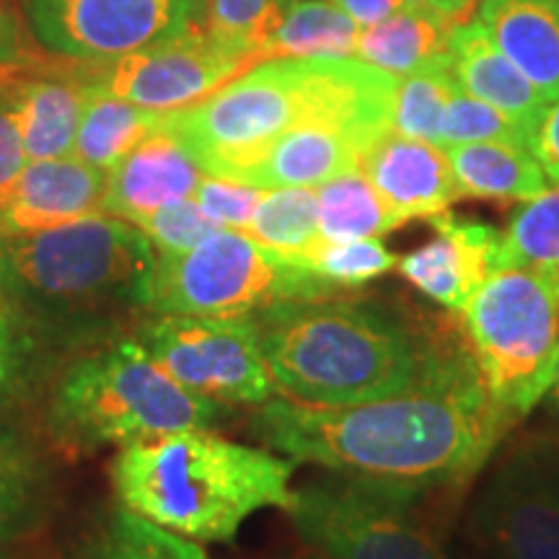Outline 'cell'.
<instances>
[{
    "instance_id": "cell-1",
    "label": "cell",
    "mask_w": 559,
    "mask_h": 559,
    "mask_svg": "<svg viewBox=\"0 0 559 559\" xmlns=\"http://www.w3.org/2000/svg\"><path fill=\"white\" fill-rule=\"evenodd\" d=\"M510 425L489 396L469 342L453 330L396 394L340 407L283 396L251 417L254 436L280 456L415 492L474 477Z\"/></svg>"
},
{
    "instance_id": "cell-2",
    "label": "cell",
    "mask_w": 559,
    "mask_h": 559,
    "mask_svg": "<svg viewBox=\"0 0 559 559\" xmlns=\"http://www.w3.org/2000/svg\"><path fill=\"white\" fill-rule=\"evenodd\" d=\"M156 264L135 223L104 213L0 236V280L52 355L135 332L151 317Z\"/></svg>"
},
{
    "instance_id": "cell-3",
    "label": "cell",
    "mask_w": 559,
    "mask_h": 559,
    "mask_svg": "<svg viewBox=\"0 0 559 559\" xmlns=\"http://www.w3.org/2000/svg\"><path fill=\"white\" fill-rule=\"evenodd\" d=\"M396 81L360 58L264 60L194 107L169 111L164 128L207 177L247 181L277 138L309 117L342 122L370 148L391 130Z\"/></svg>"
},
{
    "instance_id": "cell-4",
    "label": "cell",
    "mask_w": 559,
    "mask_h": 559,
    "mask_svg": "<svg viewBox=\"0 0 559 559\" xmlns=\"http://www.w3.org/2000/svg\"><path fill=\"white\" fill-rule=\"evenodd\" d=\"M254 321L277 396L324 407L407 389L445 334L355 296L285 300Z\"/></svg>"
},
{
    "instance_id": "cell-5",
    "label": "cell",
    "mask_w": 559,
    "mask_h": 559,
    "mask_svg": "<svg viewBox=\"0 0 559 559\" xmlns=\"http://www.w3.org/2000/svg\"><path fill=\"white\" fill-rule=\"evenodd\" d=\"M293 459L234 443L213 430H179L124 445L109 461L115 500L198 544H228L251 515L288 513Z\"/></svg>"
},
{
    "instance_id": "cell-6",
    "label": "cell",
    "mask_w": 559,
    "mask_h": 559,
    "mask_svg": "<svg viewBox=\"0 0 559 559\" xmlns=\"http://www.w3.org/2000/svg\"><path fill=\"white\" fill-rule=\"evenodd\" d=\"M223 415L226 407L179 386L132 332L79 349L62 366L47 391L45 425L62 451L79 456L179 430H213Z\"/></svg>"
},
{
    "instance_id": "cell-7",
    "label": "cell",
    "mask_w": 559,
    "mask_h": 559,
    "mask_svg": "<svg viewBox=\"0 0 559 559\" xmlns=\"http://www.w3.org/2000/svg\"><path fill=\"white\" fill-rule=\"evenodd\" d=\"M461 317L489 396L515 423L536 407L555 376L559 272L495 267Z\"/></svg>"
},
{
    "instance_id": "cell-8",
    "label": "cell",
    "mask_w": 559,
    "mask_h": 559,
    "mask_svg": "<svg viewBox=\"0 0 559 559\" xmlns=\"http://www.w3.org/2000/svg\"><path fill=\"white\" fill-rule=\"evenodd\" d=\"M337 298L296 257L249 234L218 228L177 257H158L151 313L160 317H257L285 300Z\"/></svg>"
},
{
    "instance_id": "cell-9",
    "label": "cell",
    "mask_w": 559,
    "mask_h": 559,
    "mask_svg": "<svg viewBox=\"0 0 559 559\" xmlns=\"http://www.w3.org/2000/svg\"><path fill=\"white\" fill-rule=\"evenodd\" d=\"M423 495L337 474L293 489L288 515L306 547L326 559H453L417 510Z\"/></svg>"
},
{
    "instance_id": "cell-10",
    "label": "cell",
    "mask_w": 559,
    "mask_h": 559,
    "mask_svg": "<svg viewBox=\"0 0 559 559\" xmlns=\"http://www.w3.org/2000/svg\"><path fill=\"white\" fill-rule=\"evenodd\" d=\"M135 337L179 386L221 407H262L275 400L254 317H160L151 313Z\"/></svg>"
},
{
    "instance_id": "cell-11",
    "label": "cell",
    "mask_w": 559,
    "mask_h": 559,
    "mask_svg": "<svg viewBox=\"0 0 559 559\" xmlns=\"http://www.w3.org/2000/svg\"><path fill=\"white\" fill-rule=\"evenodd\" d=\"M26 11L41 47L111 66L194 29L200 0H26Z\"/></svg>"
},
{
    "instance_id": "cell-12",
    "label": "cell",
    "mask_w": 559,
    "mask_h": 559,
    "mask_svg": "<svg viewBox=\"0 0 559 559\" xmlns=\"http://www.w3.org/2000/svg\"><path fill=\"white\" fill-rule=\"evenodd\" d=\"M472 526L492 559H559V445H521L474 506Z\"/></svg>"
},
{
    "instance_id": "cell-13",
    "label": "cell",
    "mask_w": 559,
    "mask_h": 559,
    "mask_svg": "<svg viewBox=\"0 0 559 559\" xmlns=\"http://www.w3.org/2000/svg\"><path fill=\"white\" fill-rule=\"evenodd\" d=\"M257 66L249 52L194 26L177 39L145 47L96 68V86L151 111L190 109L230 79Z\"/></svg>"
},
{
    "instance_id": "cell-14",
    "label": "cell",
    "mask_w": 559,
    "mask_h": 559,
    "mask_svg": "<svg viewBox=\"0 0 559 559\" xmlns=\"http://www.w3.org/2000/svg\"><path fill=\"white\" fill-rule=\"evenodd\" d=\"M436 236L396 262L402 277L449 311H464L495 270L500 234L492 226L440 213L430 218Z\"/></svg>"
},
{
    "instance_id": "cell-15",
    "label": "cell",
    "mask_w": 559,
    "mask_h": 559,
    "mask_svg": "<svg viewBox=\"0 0 559 559\" xmlns=\"http://www.w3.org/2000/svg\"><path fill=\"white\" fill-rule=\"evenodd\" d=\"M360 171L402 223L430 221L449 213L453 202L461 200L445 151L396 130L383 132L370 145L360 160Z\"/></svg>"
},
{
    "instance_id": "cell-16",
    "label": "cell",
    "mask_w": 559,
    "mask_h": 559,
    "mask_svg": "<svg viewBox=\"0 0 559 559\" xmlns=\"http://www.w3.org/2000/svg\"><path fill=\"white\" fill-rule=\"evenodd\" d=\"M109 174L79 156L29 160L0 207V236H24L99 215Z\"/></svg>"
},
{
    "instance_id": "cell-17",
    "label": "cell",
    "mask_w": 559,
    "mask_h": 559,
    "mask_svg": "<svg viewBox=\"0 0 559 559\" xmlns=\"http://www.w3.org/2000/svg\"><path fill=\"white\" fill-rule=\"evenodd\" d=\"M202 177L198 160L160 128L109 171L102 213L138 223L174 200L192 198Z\"/></svg>"
},
{
    "instance_id": "cell-18",
    "label": "cell",
    "mask_w": 559,
    "mask_h": 559,
    "mask_svg": "<svg viewBox=\"0 0 559 559\" xmlns=\"http://www.w3.org/2000/svg\"><path fill=\"white\" fill-rule=\"evenodd\" d=\"M21 68L11 70V91L26 158L47 160L70 156L83 111L96 88L99 66L83 62V68L73 73L50 75H21Z\"/></svg>"
},
{
    "instance_id": "cell-19",
    "label": "cell",
    "mask_w": 559,
    "mask_h": 559,
    "mask_svg": "<svg viewBox=\"0 0 559 559\" xmlns=\"http://www.w3.org/2000/svg\"><path fill=\"white\" fill-rule=\"evenodd\" d=\"M366 151V143L345 124L309 117L277 138L267 156L249 171L247 185L260 190L319 187L340 174L360 169Z\"/></svg>"
},
{
    "instance_id": "cell-20",
    "label": "cell",
    "mask_w": 559,
    "mask_h": 559,
    "mask_svg": "<svg viewBox=\"0 0 559 559\" xmlns=\"http://www.w3.org/2000/svg\"><path fill=\"white\" fill-rule=\"evenodd\" d=\"M451 70L466 94L492 104L531 135L539 128L549 102L519 68L498 50L479 21L459 24L451 34Z\"/></svg>"
},
{
    "instance_id": "cell-21",
    "label": "cell",
    "mask_w": 559,
    "mask_h": 559,
    "mask_svg": "<svg viewBox=\"0 0 559 559\" xmlns=\"http://www.w3.org/2000/svg\"><path fill=\"white\" fill-rule=\"evenodd\" d=\"M474 21L547 102L559 99V0H479Z\"/></svg>"
},
{
    "instance_id": "cell-22",
    "label": "cell",
    "mask_w": 559,
    "mask_h": 559,
    "mask_svg": "<svg viewBox=\"0 0 559 559\" xmlns=\"http://www.w3.org/2000/svg\"><path fill=\"white\" fill-rule=\"evenodd\" d=\"M52 508L50 459L29 432L0 415V547L37 536Z\"/></svg>"
},
{
    "instance_id": "cell-23",
    "label": "cell",
    "mask_w": 559,
    "mask_h": 559,
    "mask_svg": "<svg viewBox=\"0 0 559 559\" xmlns=\"http://www.w3.org/2000/svg\"><path fill=\"white\" fill-rule=\"evenodd\" d=\"M456 26V21L443 13L404 3L379 24L362 26L355 58L396 79L451 68V34Z\"/></svg>"
},
{
    "instance_id": "cell-24",
    "label": "cell",
    "mask_w": 559,
    "mask_h": 559,
    "mask_svg": "<svg viewBox=\"0 0 559 559\" xmlns=\"http://www.w3.org/2000/svg\"><path fill=\"white\" fill-rule=\"evenodd\" d=\"M461 198L528 202L547 190V174L526 145L461 143L445 148Z\"/></svg>"
},
{
    "instance_id": "cell-25",
    "label": "cell",
    "mask_w": 559,
    "mask_h": 559,
    "mask_svg": "<svg viewBox=\"0 0 559 559\" xmlns=\"http://www.w3.org/2000/svg\"><path fill=\"white\" fill-rule=\"evenodd\" d=\"M66 559H210L198 542L145 521L117 502L91 521Z\"/></svg>"
},
{
    "instance_id": "cell-26",
    "label": "cell",
    "mask_w": 559,
    "mask_h": 559,
    "mask_svg": "<svg viewBox=\"0 0 559 559\" xmlns=\"http://www.w3.org/2000/svg\"><path fill=\"white\" fill-rule=\"evenodd\" d=\"M362 26L337 3L306 0L283 11L277 26L264 39V60H309V58H355Z\"/></svg>"
},
{
    "instance_id": "cell-27",
    "label": "cell",
    "mask_w": 559,
    "mask_h": 559,
    "mask_svg": "<svg viewBox=\"0 0 559 559\" xmlns=\"http://www.w3.org/2000/svg\"><path fill=\"white\" fill-rule=\"evenodd\" d=\"M164 111H151L94 88L83 111L73 153L102 171H111L145 138L164 128Z\"/></svg>"
},
{
    "instance_id": "cell-28",
    "label": "cell",
    "mask_w": 559,
    "mask_h": 559,
    "mask_svg": "<svg viewBox=\"0 0 559 559\" xmlns=\"http://www.w3.org/2000/svg\"><path fill=\"white\" fill-rule=\"evenodd\" d=\"M321 239L353 241L379 239L383 234L402 228L404 223L383 205L366 174L353 169L340 174L317 190Z\"/></svg>"
},
{
    "instance_id": "cell-29",
    "label": "cell",
    "mask_w": 559,
    "mask_h": 559,
    "mask_svg": "<svg viewBox=\"0 0 559 559\" xmlns=\"http://www.w3.org/2000/svg\"><path fill=\"white\" fill-rule=\"evenodd\" d=\"M495 267L559 272V187L523 202L500 234Z\"/></svg>"
},
{
    "instance_id": "cell-30",
    "label": "cell",
    "mask_w": 559,
    "mask_h": 559,
    "mask_svg": "<svg viewBox=\"0 0 559 559\" xmlns=\"http://www.w3.org/2000/svg\"><path fill=\"white\" fill-rule=\"evenodd\" d=\"M247 234L280 254L304 257L321 241L317 192L311 187H280L264 192Z\"/></svg>"
},
{
    "instance_id": "cell-31",
    "label": "cell",
    "mask_w": 559,
    "mask_h": 559,
    "mask_svg": "<svg viewBox=\"0 0 559 559\" xmlns=\"http://www.w3.org/2000/svg\"><path fill=\"white\" fill-rule=\"evenodd\" d=\"M50 358L0 280V409L21 404L37 389Z\"/></svg>"
},
{
    "instance_id": "cell-32",
    "label": "cell",
    "mask_w": 559,
    "mask_h": 559,
    "mask_svg": "<svg viewBox=\"0 0 559 559\" xmlns=\"http://www.w3.org/2000/svg\"><path fill=\"white\" fill-rule=\"evenodd\" d=\"M459 86L451 68L425 70L396 81L394 99H391V130L400 135L425 140L440 148V130H443L445 107L453 88Z\"/></svg>"
},
{
    "instance_id": "cell-33",
    "label": "cell",
    "mask_w": 559,
    "mask_h": 559,
    "mask_svg": "<svg viewBox=\"0 0 559 559\" xmlns=\"http://www.w3.org/2000/svg\"><path fill=\"white\" fill-rule=\"evenodd\" d=\"M321 283L337 296H349L370 280L386 275L396 267V257L379 239L330 241L321 239L304 257H296Z\"/></svg>"
},
{
    "instance_id": "cell-34",
    "label": "cell",
    "mask_w": 559,
    "mask_h": 559,
    "mask_svg": "<svg viewBox=\"0 0 559 559\" xmlns=\"http://www.w3.org/2000/svg\"><path fill=\"white\" fill-rule=\"evenodd\" d=\"M461 143H513L531 148V135L519 122L510 120L492 104L466 94L464 88H453L449 107H445L443 130H440V148H451Z\"/></svg>"
},
{
    "instance_id": "cell-35",
    "label": "cell",
    "mask_w": 559,
    "mask_h": 559,
    "mask_svg": "<svg viewBox=\"0 0 559 559\" xmlns=\"http://www.w3.org/2000/svg\"><path fill=\"white\" fill-rule=\"evenodd\" d=\"M283 16L280 0H210L205 29L262 62L260 50Z\"/></svg>"
},
{
    "instance_id": "cell-36",
    "label": "cell",
    "mask_w": 559,
    "mask_h": 559,
    "mask_svg": "<svg viewBox=\"0 0 559 559\" xmlns=\"http://www.w3.org/2000/svg\"><path fill=\"white\" fill-rule=\"evenodd\" d=\"M135 226L143 230L158 257L185 254V251L198 247L202 239H207L213 230H218V226L202 213L194 198L174 200L151 213L148 218L138 221Z\"/></svg>"
},
{
    "instance_id": "cell-37",
    "label": "cell",
    "mask_w": 559,
    "mask_h": 559,
    "mask_svg": "<svg viewBox=\"0 0 559 559\" xmlns=\"http://www.w3.org/2000/svg\"><path fill=\"white\" fill-rule=\"evenodd\" d=\"M264 190L247 181L223 179V177H202V181L194 190V202H198L202 213L218 228H234L247 234L251 215H254L257 205H260Z\"/></svg>"
},
{
    "instance_id": "cell-38",
    "label": "cell",
    "mask_w": 559,
    "mask_h": 559,
    "mask_svg": "<svg viewBox=\"0 0 559 559\" xmlns=\"http://www.w3.org/2000/svg\"><path fill=\"white\" fill-rule=\"evenodd\" d=\"M11 70L13 68L0 73V207L5 205L13 185H16L21 171L29 164L19 130L16 104H13Z\"/></svg>"
},
{
    "instance_id": "cell-39",
    "label": "cell",
    "mask_w": 559,
    "mask_h": 559,
    "mask_svg": "<svg viewBox=\"0 0 559 559\" xmlns=\"http://www.w3.org/2000/svg\"><path fill=\"white\" fill-rule=\"evenodd\" d=\"M531 151H534V156L539 158L547 179L557 181L559 185V99L549 102L547 111H544L539 128L534 132Z\"/></svg>"
},
{
    "instance_id": "cell-40",
    "label": "cell",
    "mask_w": 559,
    "mask_h": 559,
    "mask_svg": "<svg viewBox=\"0 0 559 559\" xmlns=\"http://www.w3.org/2000/svg\"><path fill=\"white\" fill-rule=\"evenodd\" d=\"M334 3L360 26H373L400 11L404 0H334Z\"/></svg>"
},
{
    "instance_id": "cell-41",
    "label": "cell",
    "mask_w": 559,
    "mask_h": 559,
    "mask_svg": "<svg viewBox=\"0 0 559 559\" xmlns=\"http://www.w3.org/2000/svg\"><path fill=\"white\" fill-rule=\"evenodd\" d=\"M26 66V52L21 45V34L16 21L0 9V70Z\"/></svg>"
},
{
    "instance_id": "cell-42",
    "label": "cell",
    "mask_w": 559,
    "mask_h": 559,
    "mask_svg": "<svg viewBox=\"0 0 559 559\" xmlns=\"http://www.w3.org/2000/svg\"><path fill=\"white\" fill-rule=\"evenodd\" d=\"M404 3L425 5V9L438 11L443 13V16L453 19L456 24H466V21H472L474 9H477V0H404Z\"/></svg>"
},
{
    "instance_id": "cell-43",
    "label": "cell",
    "mask_w": 559,
    "mask_h": 559,
    "mask_svg": "<svg viewBox=\"0 0 559 559\" xmlns=\"http://www.w3.org/2000/svg\"><path fill=\"white\" fill-rule=\"evenodd\" d=\"M547 394L551 396V404L559 409V355H557V366H555V376H551V383H549V391Z\"/></svg>"
},
{
    "instance_id": "cell-44",
    "label": "cell",
    "mask_w": 559,
    "mask_h": 559,
    "mask_svg": "<svg viewBox=\"0 0 559 559\" xmlns=\"http://www.w3.org/2000/svg\"><path fill=\"white\" fill-rule=\"evenodd\" d=\"M290 559H326V557H321V555H317V551L306 549V551H300V555H293Z\"/></svg>"
},
{
    "instance_id": "cell-45",
    "label": "cell",
    "mask_w": 559,
    "mask_h": 559,
    "mask_svg": "<svg viewBox=\"0 0 559 559\" xmlns=\"http://www.w3.org/2000/svg\"><path fill=\"white\" fill-rule=\"evenodd\" d=\"M293 3H306V0H280V5H283V11L288 9V5H293Z\"/></svg>"
},
{
    "instance_id": "cell-46",
    "label": "cell",
    "mask_w": 559,
    "mask_h": 559,
    "mask_svg": "<svg viewBox=\"0 0 559 559\" xmlns=\"http://www.w3.org/2000/svg\"><path fill=\"white\" fill-rule=\"evenodd\" d=\"M0 559H13L11 555H5V551H0Z\"/></svg>"
},
{
    "instance_id": "cell-47",
    "label": "cell",
    "mask_w": 559,
    "mask_h": 559,
    "mask_svg": "<svg viewBox=\"0 0 559 559\" xmlns=\"http://www.w3.org/2000/svg\"><path fill=\"white\" fill-rule=\"evenodd\" d=\"M5 70H9V68H5ZM0 73H3V70H0Z\"/></svg>"
}]
</instances>
